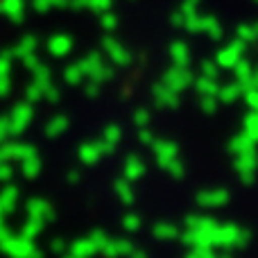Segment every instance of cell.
I'll list each match as a JSON object with an SVG mask.
<instances>
[{"label":"cell","mask_w":258,"mask_h":258,"mask_svg":"<svg viewBox=\"0 0 258 258\" xmlns=\"http://www.w3.org/2000/svg\"><path fill=\"white\" fill-rule=\"evenodd\" d=\"M0 3H5V0H0Z\"/></svg>","instance_id":"cell-1"}]
</instances>
